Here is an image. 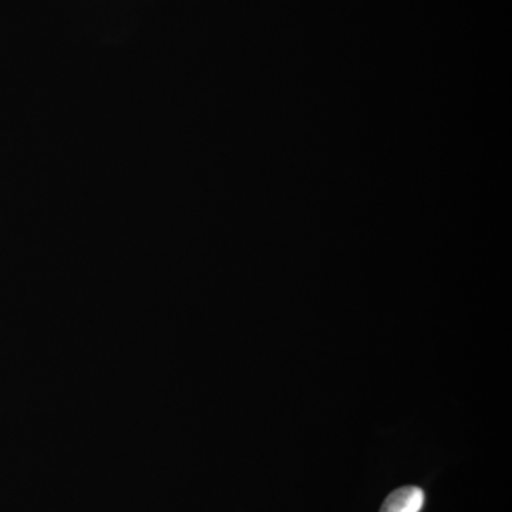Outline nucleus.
Returning a JSON list of instances; mask_svg holds the SVG:
<instances>
[{"label":"nucleus","instance_id":"nucleus-1","mask_svg":"<svg viewBox=\"0 0 512 512\" xmlns=\"http://www.w3.org/2000/svg\"><path fill=\"white\" fill-rule=\"evenodd\" d=\"M426 503V494L420 487L397 488L387 495L380 512H421Z\"/></svg>","mask_w":512,"mask_h":512}]
</instances>
